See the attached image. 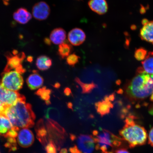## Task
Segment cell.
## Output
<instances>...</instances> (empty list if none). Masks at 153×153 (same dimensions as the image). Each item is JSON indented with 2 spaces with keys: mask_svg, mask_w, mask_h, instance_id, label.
<instances>
[{
  "mask_svg": "<svg viewBox=\"0 0 153 153\" xmlns=\"http://www.w3.org/2000/svg\"><path fill=\"white\" fill-rule=\"evenodd\" d=\"M72 51V45L68 42H64L59 45L58 53L61 58L64 59L69 56Z\"/></svg>",
  "mask_w": 153,
  "mask_h": 153,
  "instance_id": "22",
  "label": "cell"
},
{
  "mask_svg": "<svg viewBox=\"0 0 153 153\" xmlns=\"http://www.w3.org/2000/svg\"><path fill=\"white\" fill-rule=\"evenodd\" d=\"M24 96L18 92L7 90L2 86L0 81V104L6 108L14 104Z\"/></svg>",
  "mask_w": 153,
  "mask_h": 153,
  "instance_id": "8",
  "label": "cell"
},
{
  "mask_svg": "<svg viewBox=\"0 0 153 153\" xmlns=\"http://www.w3.org/2000/svg\"><path fill=\"white\" fill-rule=\"evenodd\" d=\"M52 64V60L46 55L38 57L36 61V65L37 68L42 71L48 70Z\"/></svg>",
  "mask_w": 153,
  "mask_h": 153,
  "instance_id": "20",
  "label": "cell"
},
{
  "mask_svg": "<svg viewBox=\"0 0 153 153\" xmlns=\"http://www.w3.org/2000/svg\"><path fill=\"white\" fill-rule=\"evenodd\" d=\"M7 139V142L4 146L6 148L9 149L10 151H14L17 150V141L15 138L9 137Z\"/></svg>",
  "mask_w": 153,
  "mask_h": 153,
  "instance_id": "27",
  "label": "cell"
},
{
  "mask_svg": "<svg viewBox=\"0 0 153 153\" xmlns=\"http://www.w3.org/2000/svg\"><path fill=\"white\" fill-rule=\"evenodd\" d=\"M4 4L5 5H8L9 4V2L10 1V0H2Z\"/></svg>",
  "mask_w": 153,
  "mask_h": 153,
  "instance_id": "40",
  "label": "cell"
},
{
  "mask_svg": "<svg viewBox=\"0 0 153 153\" xmlns=\"http://www.w3.org/2000/svg\"><path fill=\"white\" fill-rule=\"evenodd\" d=\"M53 87L56 89H59L61 87L60 84L59 82H56V83L54 84V85H53Z\"/></svg>",
  "mask_w": 153,
  "mask_h": 153,
  "instance_id": "37",
  "label": "cell"
},
{
  "mask_svg": "<svg viewBox=\"0 0 153 153\" xmlns=\"http://www.w3.org/2000/svg\"><path fill=\"white\" fill-rule=\"evenodd\" d=\"M14 127L8 118L0 115V137L7 138L9 132Z\"/></svg>",
  "mask_w": 153,
  "mask_h": 153,
  "instance_id": "19",
  "label": "cell"
},
{
  "mask_svg": "<svg viewBox=\"0 0 153 153\" xmlns=\"http://www.w3.org/2000/svg\"><path fill=\"white\" fill-rule=\"evenodd\" d=\"M153 92V80L150 74L143 70L142 67L137 69L136 74L126 86V92L131 101L144 100Z\"/></svg>",
  "mask_w": 153,
  "mask_h": 153,
  "instance_id": "2",
  "label": "cell"
},
{
  "mask_svg": "<svg viewBox=\"0 0 153 153\" xmlns=\"http://www.w3.org/2000/svg\"><path fill=\"white\" fill-rule=\"evenodd\" d=\"M45 116L47 120H53V119H57L59 118L60 117V114L56 108H50L45 110Z\"/></svg>",
  "mask_w": 153,
  "mask_h": 153,
  "instance_id": "25",
  "label": "cell"
},
{
  "mask_svg": "<svg viewBox=\"0 0 153 153\" xmlns=\"http://www.w3.org/2000/svg\"><path fill=\"white\" fill-rule=\"evenodd\" d=\"M74 81L81 86L82 89V93L83 94L90 93L94 89L98 88V85L93 82L90 83H84L78 77H76Z\"/></svg>",
  "mask_w": 153,
  "mask_h": 153,
  "instance_id": "23",
  "label": "cell"
},
{
  "mask_svg": "<svg viewBox=\"0 0 153 153\" xmlns=\"http://www.w3.org/2000/svg\"><path fill=\"white\" fill-rule=\"evenodd\" d=\"M136 119L133 116L127 117L124 127L119 131L122 138L127 142L130 148L145 145L148 137L146 130L137 123Z\"/></svg>",
  "mask_w": 153,
  "mask_h": 153,
  "instance_id": "3",
  "label": "cell"
},
{
  "mask_svg": "<svg viewBox=\"0 0 153 153\" xmlns=\"http://www.w3.org/2000/svg\"><path fill=\"white\" fill-rule=\"evenodd\" d=\"M150 100L153 102V92L152 95H151V97H150Z\"/></svg>",
  "mask_w": 153,
  "mask_h": 153,
  "instance_id": "41",
  "label": "cell"
},
{
  "mask_svg": "<svg viewBox=\"0 0 153 153\" xmlns=\"http://www.w3.org/2000/svg\"><path fill=\"white\" fill-rule=\"evenodd\" d=\"M26 82L29 89L32 91L35 90L43 85L44 79L37 71L34 70L33 73L28 76Z\"/></svg>",
  "mask_w": 153,
  "mask_h": 153,
  "instance_id": "13",
  "label": "cell"
},
{
  "mask_svg": "<svg viewBox=\"0 0 153 153\" xmlns=\"http://www.w3.org/2000/svg\"><path fill=\"white\" fill-rule=\"evenodd\" d=\"M52 90L50 89H47L46 87L44 86L38 90L36 92L35 94L40 97L42 100L47 101L50 100Z\"/></svg>",
  "mask_w": 153,
  "mask_h": 153,
  "instance_id": "24",
  "label": "cell"
},
{
  "mask_svg": "<svg viewBox=\"0 0 153 153\" xmlns=\"http://www.w3.org/2000/svg\"><path fill=\"white\" fill-rule=\"evenodd\" d=\"M76 1H82V0H76Z\"/></svg>",
  "mask_w": 153,
  "mask_h": 153,
  "instance_id": "42",
  "label": "cell"
},
{
  "mask_svg": "<svg viewBox=\"0 0 153 153\" xmlns=\"http://www.w3.org/2000/svg\"><path fill=\"white\" fill-rule=\"evenodd\" d=\"M64 93L65 95L67 97H69L72 95L71 89L69 87H66L64 89Z\"/></svg>",
  "mask_w": 153,
  "mask_h": 153,
  "instance_id": "31",
  "label": "cell"
},
{
  "mask_svg": "<svg viewBox=\"0 0 153 153\" xmlns=\"http://www.w3.org/2000/svg\"><path fill=\"white\" fill-rule=\"evenodd\" d=\"M86 37L83 30L78 28L73 29L69 32L68 35L69 41L74 46L81 45L85 41Z\"/></svg>",
  "mask_w": 153,
  "mask_h": 153,
  "instance_id": "12",
  "label": "cell"
},
{
  "mask_svg": "<svg viewBox=\"0 0 153 153\" xmlns=\"http://www.w3.org/2000/svg\"><path fill=\"white\" fill-rule=\"evenodd\" d=\"M60 153H68V151L66 149H63L60 151Z\"/></svg>",
  "mask_w": 153,
  "mask_h": 153,
  "instance_id": "39",
  "label": "cell"
},
{
  "mask_svg": "<svg viewBox=\"0 0 153 153\" xmlns=\"http://www.w3.org/2000/svg\"><path fill=\"white\" fill-rule=\"evenodd\" d=\"M110 100L101 101L96 102L95 106L97 113L103 117L110 114L111 109L113 108L114 105Z\"/></svg>",
  "mask_w": 153,
  "mask_h": 153,
  "instance_id": "16",
  "label": "cell"
},
{
  "mask_svg": "<svg viewBox=\"0 0 153 153\" xmlns=\"http://www.w3.org/2000/svg\"><path fill=\"white\" fill-rule=\"evenodd\" d=\"M143 25L140 32L141 39L153 45V21L143 19L141 22Z\"/></svg>",
  "mask_w": 153,
  "mask_h": 153,
  "instance_id": "11",
  "label": "cell"
},
{
  "mask_svg": "<svg viewBox=\"0 0 153 153\" xmlns=\"http://www.w3.org/2000/svg\"><path fill=\"white\" fill-rule=\"evenodd\" d=\"M88 4L92 10L99 15L106 14L108 11V6L106 0H90Z\"/></svg>",
  "mask_w": 153,
  "mask_h": 153,
  "instance_id": "14",
  "label": "cell"
},
{
  "mask_svg": "<svg viewBox=\"0 0 153 153\" xmlns=\"http://www.w3.org/2000/svg\"><path fill=\"white\" fill-rule=\"evenodd\" d=\"M34 141L33 133L28 128L19 130L17 137V142L23 148H28L33 145Z\"/></svg>",
  "mask_w": 153,
  "mask_h": 153,
  "instance_id": "9",
  "label": "cell"
},
{
  "mask_svg": "<svg viewBox=\"0 0 153 153\" xmlns=\"http://www.w3.org/2000/svg\"><path fill=\"white\" fill-rule=\"evenodd\" d=\"M51 9L49 5L45 1H40L33 6L32 10V15L36 20H46L49 16Z\"/></svg>",
  "mask_w": 153,
  "mask_h": 153,
  "instance_id": "10",
  "label": "cell"
},
{
  "mask_svg": "<svg viewBox=\"0 0 153 153\" xmlns=\"http://www.w3.org/2000/svg\"><path fill=\"white\" fill-rule=\"evenodd\" d=\"M72 140H76V146L82 153H93L95 148V143L92 136L80 134L78 137L70 134Z\"/></svg>",
  "mask_w": 153,
  "mask_h": 153,
  "instance_id": "7",
  "label": "cell"
},
{
  "mask_svg": "<svg viewBox=\"0 0 153 153\" xmlns=\"http://www.w3.org/2000/svg\"><path fill=\"white\" fill-rule=\"evenodd\" d=\"M100 131H93L96 149L102 153H114L122 145L123 140L108 130L100 128Z\"/></svg>",
  "mask_w": 153,
  "mask_h": 153,
  "instance_id": "4",
  "label": "cell"
},
{
  "mask_svg": "<svg viewBox=\"0 0 153 153\" xmlns=\"http://www.w3.org/2000/svg\"><path fill=\"white\" fill-rule=\"evenodd\" d=\"M32 15L26 9L21 7L17 10L13 14V18L17 22L25 24L32 19Z\"/></svg>",
  "mask_w": 153,
  "mask_h": 153,
  "instance_id": "15",
  "label": "cell"
},
{
  "mask_svg": "<svg viewBox=\"0 0 153 153\" xmlns=\"http://www.w3.org/2000/svg\"><path fill=\"white\" fill-rule=\"evenodd\" d=\"M80 57L75 53H73L67 57L66 62L68 65L74 67L79 62Z\"/></svg>",
  "mask_w": 153,
  "mask_h": 153,
  "instance_id": "28",
  "label": "cell"
},
{
  "mask_svg": "<svg viewBox=\"0 0 153 153\" xmlns=\"http://www.w3.org/2000/svg\"><path fill=\"white\" fill-rule=\"evenodd\" d=\"M69 151L71 153H82L78 150L76 145H74V147L70 148Z\"/></svg>",
  "mask_w": 153,
  "mask_h": 153,
  "instance_id": "32",
  "label": "cell"
},
{
  "mask_svg": "<svg viewBox=\"0 0 153 153\" xmlns=\"http://www.w3.org/2000/svg\"><path fill=\"white\" fill-rule=\"evenodd\" d=\"M148 137V143L153 147V127L149 131Z\"/></svg>",
  "mask_w": 153,
  "mask_h": 153,
  "instance_id": "30",
  "label": "cell"
},
{
  "mask_svg": "<svg viewBox=\"0 0 153 153\" xmlns=\"http://www.w3.org/2000/svg\"><path fill=\"white\" fill-rule=\"evenodd\" d=\"M67 106L69 109H70L72 111L74 110L73 105V104L71 102H70L67 103Z\"/></svg>",
  "mask_w": 153,
  "mask_h": 153,
  "instance_id": "34",
  "label": "cell"
},
{
  "mask_svg": "<svg viewBox=\"0 0 153 153\" xmlns=\"http://www.w3.org/2000/svg\"><path fill=\"white\" fill-rule=\"evenodd\" d=\"M109 99L111 101H113L115 99V94L114 93H112V94L108 95Z\"/></svg>",
  "mask_w": 153,
  "mask_h": 153,
  "instance_id": "35",
  "label": "cell"
},
{
  "mask_svg": "<svg viewBox=\"0 0 153 153\" xmlns=\"http://www.w3.org/2000/svg\"><path fill=\"white\" fill-rule=\"evenodd\" d=\"M114 153H130L127 149L125 148H120L117 149Z\"/></svg>",
  "mask_w": 153,
  "mask_h": 153,
  "instance_id": "33",
  "label": "cell"
},
{
  "mask_svg": "<svg viewBox=\"0 0 153 153\" xmlns=\"http://www.w3.org/2000/svg\"><path fill=\"white\" fill-rule=\"evenodd\" d=\"M45 44L48 45H51V42L50 39H49L48 38H45Z\"/></svg>",
  "mask_w": 153,
  "mask_h": 153,
  "instance_id": "36",
  "label": "cell"
},
{
  "mask_svg": "<svg viewBox=\"0 0 153 153\" xmlns=\"http://www.w3.org/2000/svg\"><path fill=\"white\" fill-rule=\"evenodd\" d=\"M3 116L8 118L14 127L20 129L33 127L36 119L31 105L26 102L25 97L6 108Z\"/></svg>",
  "mask_w": 153,
  "mask_h": 153,
  "instance_id": "1",
  "label": "cell"
},
{
  "mask_svg": "<svg viewBox=\"0 0 153 153\" xmlns=\"http://www.w3.org/2000/svg\"><path fill=\"white\" fill-rule=\"evenodd\" d=\"M22 74L15 70L3 72L1 74L2 86L7 90L14 91L20 90L24 82Z\"/></svg>",
  "mask_w": 153,
  "mask_h": 153,
  "instance_id": "5",
  "label": "cell"
},
{
  "mask_svg": "<svg viewBox=\"0 0 153 153\" xmlns=\"http://www.w3.org/2000/svg\"><path fill=\"white\" fill-rule=\"evenodd\" d=\"M0 153H1V150H0Z\"/></svg>",
  "mask_w": 153,
  "mask_h": 153,
  "instance_id": "43",
  "label": "cell"
},
{
  "mask_svg": "<svg viewBox=\"0 0 153 153\" xmlns=\"http://www.w3.org/2000/svg\"><path fill=\"white\" fill-rule=\"evenodd\" d=\"M143 70L150 74H153V51H150L145 60L142 62Z\"/></svg>",
  "mask_w": 153,
  "mask_h": 153,
  "instance_id": "21",
  "label": "cell"
},
{
  "mask_svg": "<svg viewBox=\"0 0 153 153\" xmlns=\"http://www.w3.org/2000/svg\"><path fill=\"white\" fill-rule=\"evenodd\" d=\"M66 37L65 31L62 28H56L53 30L50 36V40L55 45H59L64 42Z\"/></svg>",
  "mask_w": 153,
  "mask_h": 153,
  "instance_id": "18",
  "label": "cell"
},
{
  "mask_svg": "<svg viewBox=\"0 0 153 153\" xmlns=\"http://www.w3.org/2000/svg\"><path fill=\"white\" fill-rule=\"evenodd\" d=\"M7 63L3 72H7L15 70L21 74L25 72V70L22 66V63L25 58V55L23 52L18 53V51L14 50L13 53H8L6 54Z\"/></svg>",
  "mask_w": 153,
  "mask_h": 153,
  "instance_id": "6",
  "label": "cell"
},
{
  "mask_svg": "<svg viewBox=\"0 0 153 153\" xmlns=\"http://www.w3.org/2000/svg\"><path fill=\"white\" fill-rule=\"evenodd\" d=\"M45 147V153H57L56 146L51 140H49Z\"/></svg>",
  "mask_w": 153,
  "mask_h": 153,
  "instance_id": "29",
  "label": "cell"
},
{
  "mask_svg": "<svg viewBox=\"0 0 153 153\" xmlns=\"http://www.w3.org/2000/svg\"><path fill=\"white\" fill-rule=\"evenodd\" d=\"M35 130L37 138L45 146L48 143L47 139V133L43 119L38 120L36 124Z\"/></svg>",
  "mask_w": 153,
  "mask_h": 153,
  "instance_id": "17",
  "label": "cell"
},
{
  "mask_svg": "<svg viewBox=\"0 0 153 153\" xmlns=\"http://www.w3.org/2000/svg\"><path fill=\"white\" fill-rule=\"evenodd\" d=\"M148 54V51L144 48L141 47L136 50L134 56L136 60L141 61L144 60Z\"/></svg>",
  "mask_w": 153,
  "mask_h": 153,
  "instance_id": "26",
  "label": "cell"
},
{
  "mask_svg": "<svg viewBox=\"0 0 153 153\" xmlns=\"http://www.w3.org/2000/svg\"><path fill=\"white\" fill-rule=\"evenodd\" d=\"M149 113L153 115V104L151 105L149 107Z\"/></svg>",
  "mask_w": 153,
  "mask_h": 153,
  "instance_id": "38",
  "label": "cell"
}]
</instances>
